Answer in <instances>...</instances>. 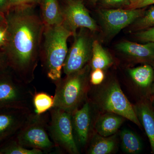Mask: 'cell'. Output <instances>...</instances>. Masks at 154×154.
<instances>
[{"mask_svg":"<svg viewBox=\"0 0 154 154\" xmlns=\"http://www.w3.org/2000/svg\"><path fill=\"white\" fill-rule=\"evenodd\" d=\"M5 15L7 41L1 49L9 67L23 82L30 84L40 59L44 23L33 5L11 7Z\"/></svg>","mask_w":154,"mask_h":154,"instance_id":"obj_1","label":"cell"},{"mask_svg":"<svg viewBox=\"0 0 154 154\" xmlns=\"http://www.w3.org/2000/svg\"><path fill=\"white\" fill-rule=\"evenodd\" d=\"M71 36L72 33L63 24L45 26L40 58L47 77L54 82L61 79L68 51L67 42Z\"/></svg>","mask_w":154,"mask_h":154,"instance_id":"obj_2","label":"cell"},{"mask_svg":"<svg viewBox=\"0 0 154 154\" xmlns=\"http://www.w3.org/2000/svg\"><path fill=\"white\" fill-rule=\"evenodd\" d=\"M54 83V107L72 113L79 109L85 97L88 89L87 66Z\"/></svg>","mask_w":154,"mask_h":154,"instance_id":"obj_3","label":"cell"},{"mask_svg":"<svg viewBox=\"0 0 154 154\" xmlns=\"http://www.w3.org/2000/svg\"><path fill=\"white\" fill-rule=\"evenodd\" d=\"M33 91L9 66L0 72V109L33 110Z\"/></svg>","mask_w":154,"mask_h":154,"instance_id":"obj_4","label":"cell"},{"mask_svg":"<svg viewBox=\"0 0 154 154\" xmlns=\"http://www.w3.org/2000/svg\"><path fill=\"white\" fill-rule=\"evenodd\" d=\"M49 119V113L39 115L34 111L14 137L25 147L50 152L55 147L48 131Z\"/></svg>","mask_w":154,"mask_h":154,"instance_id":"obj_5","label":"cell"},{"mask_svg":"<svg viewBox=\"0 0 154 154\" xmlns=\"http://www.w3.org/2000/svg\"><path fill=\"white\" fill-rule=\"evenodd\" d=\"M49 113L48 131L55 147L70 154L79 153L74 134L72 113L55 107Z\"/></svg>","mask_w":154,"mask_h":154,"instance_id":"obj_6","label":"cell"},{"mask_svg":"<svg viewBox=\"0 0 154 154\" xmlns=\"http://www.w3.org/2000/svg\"><path fill=\"white\" fill-rule=\"evenodd\" d=\"M99 101L105 110L127 119L137 126H141L134 107L117 83H111L105 88L101 93Z\"/></svg>","mask_w":154,"mask_h":154,"instance_id":"obj_7","label":"cell"},{"mask_svg":"<svg viewBox=\"0 0 154 154\" xmlns=\"http://www.w3.org/2000/svg\"><path fill=\"white\" fill-rule=\"evenodd\" d=\"M74 41L68 51L63 70L66 75L71 74L82 69L92 57V44L91 38L81 28L74 36Z\"/></svg>","mask_w":154,"mask_h":154,"instance_id":"obj_8","label":"cell"},{"mask_svg":"<svg viewBox=\"0 0 154 154\" xmlns=\"http://www.w3.org/2000/svg\"><path fill=\"white\" fill-rule=\"evenodd\" d=\"M62 12L63 25L72 33L73 36L79 28H87L92 31L97 29L96 22L80 0H69Z\"/></svg>","mask_w":154,"mask_h":154,"instance_id":"obj_9","label":"cell"},{"mask_svg":"<svg viewBox=\"0 0 154 154\" xmlns=\"http://www.w3.org/2000/svg\"><path fill=\"white\" fill-rule=\"evenodd\" d=\"M141 9H108L100 12V17L107 33L114 35L141 17Z\"/></svg>","mask_w":154,"mask_h":154,"instance_id":"obj_10","label":"cell"},{"mask_svg":"<svg viewBox=\"0 0 154 154\" xmlns=\"http://www.w3.org/2000/svg\"><path fill=\"white\" fill-rule=\"evenodd\" d=\"M34 111L19 108L0 109V144L15 135Z\"/></svg>","mask_w":154,"mask_h":154,"instance_id":"obj_11","label":"cell"},{"mask_svg":"<svg viewBox=\"0 0 154 154\" xmlns=\"http://www.w3.org/2000/svg\"><path fill=\"white\" fill-rule=\"evenodd\" d=\"M72 119L77 145L78 143L80 146H84L88 142L91 127V108L89 103L85 102L81 108L73 112Z\"/></svg>","mask_w":154,"mask_h":154,"instance_id":"obj_12","label":"cell"},{"mask_svg":"<svg viewBox=\"0 0 154 154\" xmlns=\"http://www.w3.org/2000/svg\"><path fill=\"white\" fill-rule=\"evenodd\" d=\"M116 48L119 50L137 60L154 61V42H149L146 44H140L131 42H123L117 45Z\"/></svg>","mask_w":154,"mask_h":154,"instance_id":"obj_13","label":"cell"},{"mask_svg":"<svg viewBox=\"0 0 154 154\" xmlns=\"http://www.w3.org/2000/svg\"><path fill=\"white\" fill-rule=\"evenodd\" d=\"M141 125L144 128L149 140L152 152L154 154V112L147 102H143L134 107Z\"/></svg>","mask_w":154,"mask_h":154,"instance_id":"obj_14","label":"cell"},{"mask_svg":"<svg viewBox=\"0 0 154 154\" xmlns=\"http://www.w3.org/2000/svg\"><path fill=\"white\" fill-rule=\"evenodd\" d=\"M41 18L45 26L62 25L63 18L57 0H41Z\"/></svg>","mask_w":154,"mask_h":154,"instance_id":"obj_15","label":"cell"},{"mask_svg":"<svg viewBox=\"0 0 154 154\" xmlns=\"http://www.w3.org/2000/svg\"><path fill=\"white\" fill-rule=\"evenodd\" d=\"M123 117L115 113L106 114L99 119L96 128L99 135L107 137L115 133L123 122Z\"/></svg>","mask_w":154,"mask_h":154,"instance_id":"obj_16","label":"cell"},{"mask_svg":"<svg viewBox=\"0 0 154 154\" xmlns=\"http://www.w3.org/2000/svg\"><path fill=\"white\" fill-rule=\"evenodd\" d=\"M129 75L137 85L141 88L151 87L154 81V72L152 66L149 64L129 69Z\"/></svg>","mask_w":154,"mask_h":154,"instance_id":"obj_17","label":"cell"},{"mask_svg":"<svg viewBox=\"0 0 154 154\" xmlns=\"http://www.w3.org/2000/svg\"><path fill=\"white\" fill-rule=\"evenodd\" d=\"M91 67L93 70L107 68L113 63L111 57L97 40L93 41Z\"/></svg>","mask_w":154,"mask_h":154,"instance_id":"obj_18","label":"cell"},{"mask_svg":"<svg viewBox=\"0 0 154 154\" xmlns=\"http://www.w3.org/2000/svg\"><path fill=\"white\" fill-rule=\"evenodd\" d=\"M122 147L126 153L136 154L143 149V143L138 136L128 129L123 130L121 133Z\"/></svg>","mask_w":154,"mask_h":154,"instance_id":"obj_19","label":"cell"},{"mask_svg":"<svg viewBox=\"0 0 154 154\" xmlns=\"http://www.w3.org/2000/svg\"><path fill=\"white\" fill-rule=\"evenodd\" d=\"M2 154H42L44 152L36 149L25 147L18 143L14 136L0 144Z\"/></svg>","mask_w":154,"mask_h":154,"instance_id":"obj_20","label":"cell"},{"mask_svg":"<svg viewBox=\"0 0 154 154\" xmlns=\"http://www.w3.org/2000/svg\"><path fill=\"white\" fill-rule=\"evenodd\" d=\"M33 106L35 113L43 114L54 107V97L43 92L35 91L33 97Z\"/></svg>","mask_w":154,"mask_h":154,"instance_id":"obj_21","label":"cell"},{"mask_svg":"<svg viewBox=\"0 0 154 154\" xmlns=\"http://www.w3.org/2000/svg\"><path fill=\"white\" fill-rule=\"evenodd\" d=\"M115 147V141L110 138L98 136L92 142L88 153L91 154H108Z\"/></svg>","mask_w":154,"mask_h":154,"instance_id":"obj_22","label":"cell"},{"mask_svg":"<svg viewBox=\"0 0 154 154\" xmlns=\"http://www.w3.org/2000/svg\"><path fill=\"white\" fill-rule=\"evenodd\" d=\"M136 26L140 29H148L154 26V6L142 17L137 22Z\"/></svg>","mask_w":154,"mask_h":154,"instance_id":"obj_23","label":"cell"},{"mask_svg":"<svg viewBox=\"0 0 154 154\" xmlns=\"http://www.w3.org/2000/svg\"><path fill=\"white\" fill-rule=\"evenodd\" d=\"M105 78V75L102 69H96L93 70L91 75V84L95 85H99L102 82Z\"/></svg>","mask_w":154,"mask_h":154,"instance_id":"obj_24","label":"cell"},{"mask_svg":"<svg viewBox=\"0 0 154 154\" xmlns=\"http://www.w3.org/2000/svg\"><path fill=\"white\" fill-rule=\"evenodd\" d=\"M137 36L143 41L154 42V26L139 32Z\"/></svg>","mask_w":154,"mask_h":154,"instance_id":"obj_25","label":"cell"},{"mask_svg":"<svg viewBox=\"0 0 154 154\" xmlns=\"http://www.w3.org/2000/svg\"><path fill=\"white\" fill-rule=\"evenodd\" d=\"M152 5H154V0H138L128 5L127 9H141Z\"/></svg>","mask_w":154,"mask_h":154,"instance_id":"obj_26","label":"cell"},{"mask_svg":"<svg viewBox=\"0 0 154 154\" xmlns=\"http://www.w3.org/2000/svg\"><path fill=\"white\" fill-rule=\"evenodd\" d=\"M102 5L106 6H116L126 5H128L130 3L128 0H102Z\"/></svg>","mask_w":154,"mask_h":154,"instance_id":"obj_27","label":"cell"},{"mask_svg":"<svg viewBox=\"0 0 154 154\" xmlns=\"http://www.w3.org/2000/svg\"><path fill=\"white\" fill-rule=\"evenodd\" d=\"M7 24L0 25V49L4 47L7 41Z\"/></svg>","mask_w":154,"mask_h":154,"instance_id":"obj_28","label":"cell"},{"mask_svg":"<svg viewBox=\"0 0 154 154\" xmlns=\"http://www.w3.org/2000/svg\"><path fill=\"white\" fill-rule=\"evenodd\" d=\"M38 0H11V7L30 5H33Z\"/></svg>","mask_w":154,"mask_h":154,"instance_id":"obj_29","label":"cell"},{"mask_svg":"<svg viewBox=\"0 0 154 154\" xmlns=\"http://www.w3.org/2000/svg\"><path fill=\"white\" fill-rule=\"evenodd\" d=\"M11 0H0V12L5 14L11 7Z\"/></svg>","mask_w":154,"mask_h":154,"instance_id":"obj_30","label":"cell"},{"mask_svg":"<svg viewBox=\"0 0 154 154\" xmlns=\"http://www.w3.org/2000/svg\"><path fill=\"white\" fill-rule=\"evenodd\" d=\"M8 66L7 58L4 53L0 49V72Z\"/></svg>","mask_w":154,"mask_h":154,"instance_id":"obj_31","label":"cell"},{"mask_svg":"<svg viewBox=\"0 0 154 154\" xmlns=\"http://www.w3.org/2000/svg\"><path fill=\"white\" fill-rule=\"evenodd\" d=\"M6 23L5 14L0 12V25H5Z\"/></svg>","mask_w":154,"mask_h":154,"instance_id":"obj_32","label":"cell"},{"mask_svg":"<svg viewBox=\"0 0 154 154\" xmlns=\"http://www.w3.org/2000/svg\"><path fill=\"white\" fill-rule=\"evenodd\" d=\"M151 92L152 95L154 99V81L153 83L152 84V85L151 86Z\"/></svg>","mask_w":154,"mask_h":154,"instance_id":"obj_33","label":"cell"},{"mask_svg":"<svg viewBox=\"0 0 154 154\" xmlns=\"http://www.w3.org/2000/svg\"><path fill=\"white\" fill-rule=\"evenodd\" d=\"M90 2H91V3H92V4H95L98 2L99 0H90Z\"/></svg>","mask_w":154,"mask_h":154,"instance_id":"obj_34","label":"cell"},{"mask_svg":"<svg viewBox=\"0 0 154 154\" xmlns=\"http://www.w3.org/2000/svg\"><path fill=\"white\" fill-rule=\"evenodd\" d=\"M128 1H129L130 4L131 3L134 2H136V1H138V0H128Z\"/></svg>","mask_w":154,"mask_h":154,"instance_id":"obj_35","label":"cell"},{"mask_svg":"<svg viewBox=\"0 0 154 154\" xmlns=\"http://www.w3.org/2000/svg\"><path fill=\"white\" fill-rule=\"evenodd\" d=\"M153 62V65H152V68H153V70H154V61H153L152 62Z\"/></svg>","mask_w":154,"mask_h":154,"instance_id":"obj_36","label":"cell"},{"mask_svg":"<svg viewBox=\"0 0 154 154\" xmlns=\"http://www.w3.org/2000/svg\"><path fill=\"white\" fill-rule=\"evenodd\" d=\"M0 154H2V153H1V152H0Z\"/></svg>","mask_w":154,"mask_h":154,"instance_id":"obj_37","label":"cell"}]
</instances>
